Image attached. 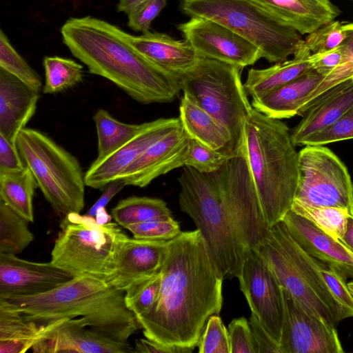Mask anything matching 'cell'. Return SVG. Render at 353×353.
Instances as JSON below:
<instances>
[{
  "label": "cell",
  "instance_id": "e575fe53",
  "mask_svg": "<svg viewBox=\"0 0 353 353\" xmlns=\"http://www.w3.org/2000/svg\"><path fill=\"white\" fill-rule=\"evenodd\" d=\"M291 210L305 217L330 236L341 240L347 219L352 214L347 210L334 207H313L293 201Z\"/></svg>",
  "mask_w": 353,
  "mask_h": 353
},
{
  "label": "cell",
  "instance_id": "d590c367",
  "mask_svg": "<svg viewBox=\"0 0 353 353\" xmlns=\"http://www.w3.org/2000/svg\"><path fill=\"white\" fill-rule=\"evenodd\" d=\"M0 68L40 92L41 77L13 48L2 30H0Z\"/></svg>",
  "mask_w": 353,
  "mask_h": 353
},
{
  "label": "cell",
  "instance_id": "6da1fadb",
  "mask_svg": "<svg viewBox=\"0 0 353 353\" xmlns=\"http://www.w3.org/2000/svg\"><path fill=\"white\" fill-rule=\"evenodd\" d=\"M178 181L180 209L200 231L219 274L223 280L238 278L243 244L254 240L265 225L245 154L212 172L184 166Z\"/></svg>",
  "mask_w": 353,
  "mask_h": 353
},
{
  "label": "cell",
  "instance_id": "7402d4cb",
  "mask_svg": "<svg viewBox=\"0 0 353 353\" xmlns=\"http://www.w3.org/2000/svg\"><path fill=\"white\" fill-rule=\"evenodd\" d=\"M39 92L0 68V135L16 147L20 131L34 115Z\"/></svg>",
  "mask_w": 353,
  "mask_h": 353
},
{
  "label": "cell",
  "instance_id": "681fc988",
  "mask_svg": "<svg viewBox=\"0 0 353 353\" xmlns=\"http://www.w3.org/2000/svg\"><path fill=\"white\" fill-rule=\"evenodd\" d=\"M125 185H127L125 181L121 178L106 185L101 196L88 211L86 215L95 217L97 211L105 208L108 202Z\"/></svg>",
  "mask_w": 353,
  "mask_h": 353
},
{
  "label": "cell",
  "instance_id": "5bb4252c",
  "mask_svg": "<svg viewBox=\"0 0 353 353\" xmlns=\"http://www.w3.org/2000/svg\"><path fill=\"white\" fill-rule=\"evenodd\" d=\"M177 29L202 57L240 68L253 65L262 57L255 46L214 21L190 17L188 21L177 25Z\"/></svg>",
  "mask_w": 353,
  "mask_h": 353
},
{
  "label": "cell",
  "instance_id": "f907efd6",
  "mask_svg": "<svg viewBox=\"0 0 353 353\" xmlns=\"http://www.w3.org/2000/svg\"><path fill=\"white\" fill-rule=\"evenodd\" d=\"M193 350L177 347H169L157 343L148 339L136 340L133 352L141 353H191Z\"/></svg>",
  "mask_w": 353,
  "mask_h": 353
},
{
  "label": "cell",
  "instance_id": "44dd1931",
  "mask_svg": "<svg viewBox=\"0 0 353 353\" xmlns=\"http://www.w3.org/2000/svg\"><path fill=\"white\" fill-rule=\"evenodd\" d=\"M282 221L293 239L308 254L333 267L345 279H353V252L340 240L323 232L291 210Z\"/></svg>",
  "mask_w": 353,
  "mask_h": 353
},
{
  "label": "cell",
  "instance_id": "f6af8a7d",
  "mask_svg": "<svg viewBox=\"0 0 353 353\" xmlns=\"http://www.w3.org/2000/svg\"><path fill=\"white\" fill-rule=\"evenodd\" d=\"M166 0H151L128 14V26L133 30L150 31L153 20L166 6Z\"/></svg>",
  "mask_w": 353,
  "mask_h": 353
},
{
  "label": "cell",
  "instance_id": "3957f363",
  "mask_svg": "<svg viewBox=\"0 0 353 353\" xmlns=\"http://www.w3.org/2000/svg\"><path fill=\"white\" fill-rule=\"evenodd\" d=\"M61 33L64 44L90 73L112 81L139 103H170L181 90L179 79L121 39L106 21L90 16L71 17Z\"/></svg>",
  "mask_w": 353,
  "mask_h": 353
},
{
  "label": "cell",
  "instance_id": "816d5d0a",
  "mask_svg": "<svg viewBox=\"0 0 353 353\" xmlns=\"http://www.w3.org/2000/svg\"><path fill=\"white\" fill-rule=\"evenodd\" d=\"M150 1L151 0H120L117 9L118 12L128 14Z\"/></svg>",
  "mask_w": 353,
  "mask_h": 353
},
{
  "label": "cell",
  "instance_id": "f1b7e54d",
  "mask_svg": "<svg viewBox=\"0 0 353 353\" xmlns=\"http://www.w3.org/2000/svg\"><path fill=\"white\" fill-rule=\"evenodd\" d=\"M37 181L28 168L0 173V200L28 222L34 221L33 197Z\"/></svg>",
  "mask_w": 353,
  "mask_h": 353
},
{
  "label": "cell",
  "instance_id": "8992f818",
  "mask_svg": "<svg viewBox=\"0 0 353 353\" xmlns=\"http://www.w3.org/2000/svg\"><path fill=\"white\" fill-rule=\"evenodd\" d=\"M254 250L280 285L306 308L334 327L345 319L320 271L321 262L298 244L283 221L270 227Z\"/></svg>",
  "mask_w": 353,
  "mask_h": 353
},
{
  "label": "cell",
  "instance_id": "5b68a950",
  "mask_svg": "<svg viewBox=\"0 0 353 353\" xmlns=\"http://www.w3.org/2000/svg\"><path fill=\"white\" fill-rule=\"evenodd\" d=\"M244 153L268 228L291 210L299 176V152L288 127L252 108L244 133Z\"/></svg>",
  "mask_w": 353,
  "mask_h": 353
},
{
  "label": "cell",
  "instance_id": "ba28073f",
  "mask_svg": "<svg viewBox=\"0 0 353 353\" xmlns=\"http://www.w3.org/2000/svg\"><path fill=\"white\" fill-rule=\"evenodd\" d=\"M179 8L190 17L208 19L232 30L270 63L287 60L303 40L255 0H180Z\"/></svg>",
  "mask_w": 353,
  "mask_h": 353
},
{
  "label": "cell",
  "instance_id": "836d02e7",
  "mask_svg": "<svg viewBox=\"0 0 353 353\" xmlns=\"http://www.w3.org/2000/svg\"><path fill=\"white\" fill-rule=\"evenodd\" d=\"M44 94H57L70 89L83 81V65L70 59L58 56L43 58Z\"/></svg>",
  "mask_w": 353,
  "mask_h": 353
},
{
  "label": "cell",
  "instance_id": "4dcf8cb0",
  "mask_svg": "<svg viewBox=\"0 0 353 353\" xmlns=\"http://www.w3.org/2000/svg\"><path fill=\"white\" fill-rule=\"evenodd\" d=\"M97 134V157L108 154L134 137L141 124L125 123L114 118L107 110L100 108L93 117Z\"/></svg>",
  "mask_w": 353,
  "mask_h": 353
},
{
  "label": "cell",
  "instance_id": "6f0895ef",
  "mask_svg": "<svg viewBox=\"0 0 353 353\" xmlns=\"http://www.w3.org/2000/svg\"><path fill=\"white\" fill-rule=\"evenodd\" d=\"M352 1H353V0H352Z\"/></svg>",
  "mask_w": 353,
  "mask_h": 353
},
{
  "label": "cell",
  "instance_id": "ab89813d",
  "mask_svg": "<svg viewBox=\"0 0 353 353\" xmlns=\"http://www.w3.org/2000/svg\"><path fill=\"white\" fill-rule=\"evenodd\" d=\"M197 345L199 353H230L228 331L218 314L208 318Z\"/></svg>",
  "mask_w": 353,
  "mask_h": 353
},
{
  "label": "cell",
  "instance_id": "7dc6e473",
  "mask_svg": "<svg viewBox=\"0 0 353 353\" xmlns=\"http://www.w3.org/2000/svg\"><path fill=\"white\" fill-rule=\"evenodd\" d=\"M342 53L340 47L334 50L311 54L309 62L311 68L326 77L341 63Z\"/></svg>",
  "mask_w": 353,
  "mask_h": 353
},
{
  "label": "cell",
  "instance_id": "11a10c76",
  "mask_svg": "<svg viewBox=\"0 0 353 353\" xmlns=\"http://www.w3.org/2000/svg\"><path fill=\"white\" fill-rule=\"evenodd\" d=\"M347 284L348 288L350 289V292L353 294V281L347 283Z\"/></svg>",
  "mask_w": 353,
  "mask_h": 353
},
{
  "label": "cell",
  "instance_id": "603a6c76",
  "mask_svg": "<svg viewBox=\"0 0 353 353\" xmlns=\"http://www.w3.org/2000/svg\"><path fill=\"white\" fill-rule=\"evenodd\" d=\"M255 1L301 34H310L341 14L329 0Z\"/></svg>",
  "mask_w": 353,
  "mask_h": 353
},
{
  "label": "cell",
  "instance_id": "7bdbcfd3",
  "mask_svg": "<svg viewBox=\"0 0 353 353\" xmlns=\"http://www.w3.org/2000/svg\"><path fill=\"white\" fill-rule=\"evenodd\" d=\"M320 271L332 294L342 307L345 319L353 317V294L345 279L333 267L322 262Z\"/></svg>",
  "mask_w": 353,
  "mask_h": 353
},
{
  "label": "cell",
  "instance_id": "52a82bcc",
  "mask_svg": "<svg viewBox=\"0 0 353 353\" xmlns=\"http://www.w3.org/2000/svg\"><path fill=\"white\" fill-rule=\"evenodd\" d=\"M241 68L205 57L179 78L183 93L228 130L232 156L244 153L245 122L252 108Z\"/></svg>",
  "mask_w": 353,
  "mask_h": 353
},
{
  "label": "cell",
  "instance_id": "b9f144b4",
  "mask_svg": "<svg viewBox=\"0 0 353 353\" xmlns=\"http://www.w3.org/2000/svg\"><path fill=\"white\" fill-rule=\"evenodd\" d=\"M345 38L343 26L338 21L329 22L309 34L305 40L312 54L339 48Z\"/></svg>",
  "mask_w": 353,
  "mask_h": 353
},
{
  "label": "cell",
  "instance_id": "f5cc1de1",
  "mask_svg": "<svg viewBox=\"0 0 353 353\" xmlns=\"http://www.w3.org/2000/svg\"><path fill=\"white\" fill-rule=\"evenodd\" d=\"M341 241L353 252V215L347 219L346 229Z\"/></svg>",
  "mask_w": 353,
  "mask_h": 353
},
{
  "label": "cell",
  "instance_id": "9f6ffc18",
  "mask_svg": "<svg viewBox=\"0 0 353 353\" xmlns=\"http://www.w3.org/2000/svg\"><path fill=\"white\" fill-rule=\"evenodd\" d=\"M352 79L353 80V77H352Z\"/></svg>",
  "mask_w": 353,
  "mask_h": 353
},
{
  "label": "cell",
  "instance_id": "484cf974",
  "mask_svg": "<svg viewBox=\"0 0 353 353\" xmlns=\"http://www.w3.org/2000/svg\"><path fill=\"white\" fill-rule=\"evenodd\" d=\"M311 54L303 40L293 59L276 63L267 68L250 69L243 83L247 94L252 99H257L294 80L312 69L309 62Z\"/></svg>",
  "mask_w": 353,
  "mask_h": 353
},
{
  "label": "cell",
  "instance_id": "4fadbf2b",
  "mask_svg": "<svg viewBox=\"0 0 353 353\" xmlns=\"http://www.w3.org/2000/svg\"><path fill=\"white\" fill-rule=\"evenodd\" d=\"M282 295L283 316L279 343L283 353L344 352L336 327L306 308L283 287Z\"/></svg>",
  "mask_w": 353,
  "mask_h": 353
},
{
  "label": "cell",
  "instance_id": "ee69618b",
  "mask_svg": "<svg viewBox=\"0 0 353 353\" xmlns=\"http://www.w3.org/2000/svg\"><path fill=\"white\" fill-rule=\"evenodd\" d=\"M228 331L230 353H258L256 342L245 318L233 319L228 325Z\"/></svg>",
  "mask_w": 353,
  "mask_h": 353
},
{
  "label": "cell",
  "instance_id": "83f0119b",
  "mask_svg": "<svg viewBox=\"0 0 353 353\" xmlns=\"http://www.w3.org/2000/svg\"><path fill=\"white\" fill-rule=\"evenodd\" d=\"M48 325H39L0 301V353H24Z\"/></svg>",
  "mask_w": 353,
  "mask_h": 353
},
{
  "label": "cell",
  "instance_id": "7a4b0ae2",
  "mask_svg": "<svg viewBox=\"0 0 353 353\" xmlns=\"http://www.w3.org/2000/svg\"><path fill=\"white\" fill-rule=\"evenodd\" d=\"M161 272L159 297L137 321L146 339L194 350L208 318L219 314L223 305V279L198 229L170 241Z\"/></svg>",
  "mask_w": 353,
  "mask_h": 353
},
{
  "label": "cell",
  "instance_id": "f546056e",
  "mask_svg": "<svg viewBox=\"0 0 353 353\" xmlns=\"http://www.w3.org/2000/svg\"><path fill=\"white\" fill-rule=\"evenodd\" d=\"M111 214L117 223L125 228L132 224L172 216L171 211L162 199L137 196L120 200Z\"/></svg>",
  "mask_w": 353,
  "mask_h": 353
},
{
  "label": "cell",
  "instance_id": "d6986e66",
  "mask_svg": "<svg viewBox=\"0 0 353 353\" xmlns=\"http://www.w3.org/2000/svg\"><path fill=\"white\" fill-rule=\"evenodd\" d=\"M109 27L143 57L177 79L193 68L201 57L185 39L178 40L164 33L150 31L135 36L110 23Z\"/></svg>",
  "mask_w": 353,
  "mask_h": 353
},
{
  "label": "cell",
  "instance_id": "ffe728a7",
  "mask_svg": "<svg viewBox=\"0 0 353 353\" xmlns=\"http://www.w3.org/2000/svg\"><path fill=\"white\" fill-rule=\"evenodd\" d=\"M190 139L181 124L152 144L119 179L127 185L144 188L159 176L184 166Z\"/></svg>",
  "mask_w": 353,
  "mask_h": 353
},
{
  "label": "cell",
  "instance_id": "8fae6325",
  "mask_svg": "<svg viewBox=\"0 0 353 353\" xmlns=\"http://www.w3.org/2000/svg\"><path fill=\"white\" fill-rule=\"evenodd\" d=\"M299 176L294 201L313 207H334L353 215V183L341 160L323 145L299 152Z\"/></svg>",
  "mask_w": 353,
  "mask_h": 353
},
{
  "label": "cell",
  "instance_id": "9c48e42d",
  "mask_svg": "<svg viewBox=\"0 0 353 353\" xmlns=\"http://www.w3.org/2000/svg\"><path fill=\"white\" fill-rule=\"evenodd\" d=\"M16 147L25 167L59 214L80 213L85 204V173L79 160L45 133L25 128Z\"/></svg>",
  "mask_w": 353,
  "mask_h": 353
},
{
  "label": "cell",
  "instance_id": "db71d44e",
  "mask_svg": "<svg viewBox=\"0 0 353 353\" xmlns=\"http://www.w3.org/2000/svg\"><path fill=\"white\" fill-rule=\"evenodd\" d=\"M95 219L100 224H105L110 221L111 217L107 213L105 208L99 210L96 214Z\"/></svg>",
  "mask_w": 353,
  "mask_h": 353
},
{
  "label": "cell",
  "instance_id": "30bf717a",
  "mask_svg": "<svg viewBox=\"0 0 353 353\" xmlns=\"http://www.w3.org/2000/svg\"><path fill=\"white\" fill-rule=\"evenodd\" d=\"M50 262L73 276H90L106 281L124 232L111 221L72 212L64 216Z\"/></svg>",
  "mask_w": 353,
  "mask_h": 353
},
{
  "label": "cell",
  "instance_id": "cb8c5ba5",
  "mask_svg": "<svg viewBox=\"0 0 353 353\" xmlns=\"http://www.w3.org/2000/svg\"><path fill=\"white\" fill-rule=\"evenodd\" d=\"M352 106L351 79L327 91L305 112L291 133L294 145H301L306 138L331 125Z\"/></svg>",
  "mask_w": 353,
  "mask_h": 353
},
{
  "label": "cell",
  "instance_id": "d6a6232c",
  "mask_svg": "<svg viewBox=\"0 0 353 353\" xmlns=\"http://www.w3.org/2000/svg\"><path fill=\"white\" fill-rule=\"evenodd\" d=\"M345 38L340 46L342 59L340 64L324 77L319 85L307 97L298 115H303L314 102L327 91L353 77V23L343 24Z\"/></svg>",
  "mask_w": 353,
  "mask_h": 353
},
{
  "label": "cell",
  "instance_id": "1f68e13d",
  "mask_svg": "<svg viewBox=\"0 0 353 353\" xmlns=\"http://www.w3.org/2000/svg\"><path fill=\"white\" fill-rule=\"evenodd\" d=\"M28 221L0 200V253L19 254L34 240Z\"/></svg>",
  "mask_w": 353,
  "mask_h": 353
},
{
  "label": "cell",
  "instance_id": "bcb514c9",
  "mask_svg": "<svg viewBox=\"0 0 353 353\" xmlns=\"http://www.w3.org/2000/svg\"><path fill=\"white\" fill-rule=\"evenodd\" d=\"M249 324L257 344L258 353H283L279 342L272 337L253 313Z\"/></svg>",
  "mask_w": 353,
  "mask_h": 353
},
{
  "label": "cell",
  "instance_id": "4316f807",
  "mask_svg": "<svg viewBox=\"0 0 353 353\" xmlns=\"http://www.w3.org/2000/svg\"><path fill=\"white\" fill-rule=\"evenodd\" d=\"M179 111L180 121L190 138L233 157L228 130L185 94L181 99Z\"/></svg>",
  "mask_w": 353,
  "mask_h": 353
},
{
  "label": "cell",
  "instance_id": "60d3db41",
  "mask_svg": "<svg viewBox=\"0 0 353 353\" xmlns=\"http://www.w3.org/2000/svg\"><path fill=\"white\" fill-rule=\"evenodd\" d=\"M353 139V106L327 127L306 138L301 145H323Z\"/></svg>",
  "mask_w": 353,
  "mask_h": 353
},
{
  "label": "cell",
  "instance_id": "e0dca14e",
  "mask_svg": "<svg viewBox=\"0 0 353 353\" xmlns=\"http://www.w3.org/2000/svg\"><path fill=\"white\" fill-rule=\"evenodd\" d=\"M74 277L51 262H32L0 253L1 298L46 293Z\"/></svg>",
  "mask_w": 353,
  "mask_h": 353
},
{
  "label": "cell",
  "instance_id": "9a60e30c",
  "mask_svg": "<svg viewBox=\"0 0 353 353\" xmlns=\"http://www.w3.org/2000/svg\"><path fill=\"white\" fill-rule=\"evenodd\" d=\"M181 124L179 118H160L142 123L137 133L119 148L105 156L97 157L85 172L86 185L101 189L119 179L152 144Z\"/></svg>",
  "mask_w": 353,
  "mask_h": 353
},
{
  "label": "cell",
  "instance_id": "7c38bea8",
  "mask_svg": "<svg viewBox=\"0 0 353 353\" xmlns=\"http://www.w3.org/2000/svg\"><path fill=\"white\" fill-rule=\"evenodd\" d=\"M238 279L252 313L279 342L283 316L282 287L256 250L246 249Z\"/></svg>",
  "mask_w": 353,
  "mask_h": 353
},
{
  "label": "cell",
  "instance_id": "2e32d148",
  "mask_svg": "<svg viewBox=\"0 0 353 353\" xmlns=\"http://www.w3.org/2000/svg\"><path fill=\"white\" fill-rule=\"evenodd\" d=\"M170 241L137 239L124 233L106 281L125 292L133 285L159 272Z\"/></svg>",
  "mask_w": 353,
  "mask_h": 353
},
{
  "label": "cell",
  "instance_id": "ac0fdd59",
  "mask_svg": "<svg viewBox=\"0 0 353 353\" xmlns=\"http://www.w3.org/2000/svg\"><path fill=\"white\" fill-rule=\"evenodd\" d=\"M49 327L31 348L37 353H128V343L108 338L90 328L80 319H61Z\"/></svg>",
  "mask_w": 353,
  "mask_h": 353
},
{
  "label": "cell",
  "instance_id": "74e56055",
  "mask_svg": "<svg viewBox=\"0 0 353 353\" xmlns=\"http://www.w3.org/2000/svg\"><path fill=\"white\" fill-rule=\"evenodd\" d=\"M230 156L190 139L185 165L196 170L209 173L219 170Z\"/></svg>",
  "mask_w": 353,
  "mask_h": 353
},
{
  "label": "cell",
  "instance_id": "c3c4849f",
  "mask_svg": "<svg viewBox=\"0 0 353 353\" xmlns=\"http://www.w3.org/2000/svg\"><path fill=\"white\" fill-rule=\"evenodd\" d=\"M25 168L17 147L0 135V173L14 172Z\"/></svg>",
  "mask_w": 353,
  "mask_h": 353
},
{
  "label": "cell",
  "instance_id": "8d00e7d4",
  "mask_svg": "<svg viewBox=\"0 0 353 353\" xmlns=\"http://www.w3.org/2000/svg\"><path fill=\"white\" fill-rule=\"evenodd\" d=\"M161 271L128 288L125 292L127 307L136 317L148 313L157 301L161 289Z\"/></svg>",
  "mask_w": 353,
  "mask_h": 353
},
{
  "label": "cell",
  "instance_id": "f35d334b",
  "mask_svg": "<svg viewBox=\"0 0 353 353\" xmlns=\"http://www.w3.org/2000/svg\"><path fill=\"white\" fill-rule=\"evenodd\" d=\"M125 228L134 239L149 241H170L181 232L179 223L172 216L151 219Z\"/></svg>",
  "mask_w": 353,
  "mask_h": 353
},
{
  "label": "cell",
  "instance_id": "d4e9b609",
  "mask_svg": "<svg viewBox=\"0 0 353 353\" xmlns=\"http://www.w3.org/2000/svg\"><path fill=\"white\" fill-rule=\"evenodd\" d=\"M324 79L310 69L294 80L257 99H252V106L266 116L289 119L299 114V111L312 92Z\"/></svg>",
  "mask_w": 353,
  "mask_h": 353
},
{
  "label": "cell",
  "instance_id": "277c9868",
  "mask_svg": "<svg viewBox=\"0 0 353 353\" xmlns=\"http://www.w3.org/2000/svg\"><path fill=\"white\" fill-rule=\"evenodd\" d=\"M125 292L105 280L79 276L46 293L0 297V301L39 325L80 319L88 328L128 343L141 327L125 305Z\"/></svg>",
  "mask_w": 353,
  "mask_h": 353
}]
</instances>
